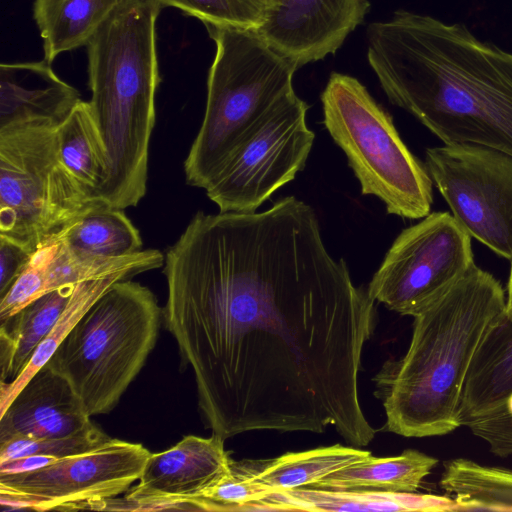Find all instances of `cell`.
<instances>
[{"mask_svg": "<svg viewBox=\"0 0 512 512\" xmlns=\"http://www.w3.org/2000/svg\"><path fill=\"white\" fill-rule=\"evenodd\" d=\"M166 329L191 367L206 428L323 433L367 446L358 373L375 301L294 196L262 212H197L168 249Z\"/></svg>", "mask_w": 512, "mask_h": 512, "instance_id": "1", "label": "cell"}, {"mask_svg": "<svg viewBox=\"0 0 512 512\" xmlns=\"http://www.w3.org/2000/svg\"><path fill=\"white\" fill-rule=\"evenodd\" d=\"M367 60L391 104L444 144L512 156V53L465 25L397 10L367 28Z\"/></svg>", "mask_w": 512, "mask_h": 512, "instance_id": "2", "label": "cell"}, {"mask_svg": "<svg viewBox=\"0 0 512 512\" xmlns=\"http://www.w3.org/2000/svg\"><path fill=\"white\" fill-rule=\"evenodd\" d=\"M506 314L500 282L474 265L414 316L406 354L373 378L385 430L404 437L446 435L460 427V406L473 357Z\"/></svg>", "mask_w": 512, "mask_h": 512, "instance_id": "3", "label": "cell"}, {"mask_svg": "<svg viewBox=\"0 0 512 512\" xmlns=\"http://www.w3.org/2000/svg\"><path fill=\"white\" fill-rule=\"evenodd\" d=\"M151 0H126L87 43L89 102L111 173L99 193L108 207H135L146 195L155 96L161 83Z\"/></svg>", "mask_w": 512, "mask_h": 512, "instance_id": "4", "label": "cell"}, {"mask_svg": "<svg viewBox=\"0 0 512 512\" xmlns=\"http://www.w3.org/2000/svg\"><path fill=\"white\" fill-rule=\"evenodd\" d=\"M204 26L216 52L203 121L184 162L186 182L203 189L273 106L294 92L297 70L255 29Z\"/></svg>", "mask_w": 512, "mask_h": 512, "instance_id": "5", "label": "cell"}, {"mask_svg": "<svg viewBox=\"0 0 512 512\" xmlns=\"http://www.w3.org/2000/svg\"><path fill=\"white\" fill-rule=\"evenodd\" d=\"M162 319L154 293L130 279L112 284L82 315L46 363L85 411L107 414L153 350Z\"/></svg>", "mask_w": 512, "mask_h": 512, "instance_id": "6", "label": "cell"}, {"mask_svg": "<svg viewBox=\"0 0 512 512\" xmlns=\"http://www.w3.org/2000/svg\"><path fill=\"white\" fill-rule=\"evenodd\" d=\"M324 125L344 151L363 195L389 214L420 219L430 213L433 181L402 141L392 116L355 77L331 73L321 93Z\"/></svg>", "mask_w": 512, "mask_h": 512, "instance_id": "7", "label": "cell"}, {"mask_svg": "<svg viewBox=\"0 0 512 512\" xmlns=\"http://www.w3.org/2000/svg\"><path fill=\"white\" fill-rule=\"evenodd\" d=\"M57 126L0 131V235L31 250L72 221L107 206L64 165Z\"/></svg>", "mask_w": 512, "mask_h": 512, "instance_id": "8", "label": "cell"}, {"mask_svg": "<svg viewBox=\"0 0 512 512\" xmlns=\"http://www.w3.org/2000/svg\"><path fill=\"white\" fill-rule=\"evenodd\" d=\"M307 111V103L290 93L228 156L204 188L220 212H256L304 169L315 139Z\"/></svg>", "mask_w": 512, "mask_h": 512, "instance_id": "9", "label": "cell"}, {"mask_svg": "<svg viewBox=\"0 0 512 512\" xmlns=\"http://www.w3.org/2000/svg\"><path fill=\"white\" fill-rule=\"evenodd\" d=\"M474 265L468 232L448 212L429 213L397 236L367 291L389 310L414 317Z\"/></svg>", "mask_w": 512, "mask_h": 512, "instance_id": "10", "label": "cell"}, {"mask_svg": "<svg viewBox=\"0 0 512 512\" xmlns=\"http://www.w3.org/2000/svg\"><path fill=\"white\" fill-rule=\"evenodd\" d=\"M425 166L468 234L512 260V156L472 143L428 148Z\"/></svg>", "mask_w": 512, "mask_h": 512, "instance_id": "11", "label": "cell"}, {"mask_svg": "<svg viewBox=\"0 0 512 512\" xmlns=\"http://www.w3.org/2000/svg\"><path fill=\"white\" fill-rule=\"evenodd\" d=\"M151 455L142 444L110 438L100 446L25 473L0 476L5 510L72 511L117 497L139 480Z\"/></svg>", "mask_w": 512, "mask_h": 512, "instance_id": "12", "label": "cell"}, {"mask_svg": "<svg viewBox=\"0 0 512 512\" xmlns=\"http://www.w3.org/2000/svg\"><path fill=\"white\" fill-rule=\"evenodd\" d=\"M224 441L215 434L187 435L167 450L151 453L138 483L125 497L145 511H199L198 499L230 470Z\"/></svg>", "mask_w": 512, "mask_h": 512, "instance_id": "13", "label": "cell"}, {"mask_svg": "<svg viewBox=\"0 0 512 512\" xmlns=\"http://www.w3.org/2000/svg\"><path fill=\"white\" fill-rule=\"evenodd\" d=\"M370 6L368 0H274L256 31L298 69L335 54Z\"/></svg>", "mask_w": 512, "mask_h": 512, "instance_id": "14", "label": "cell"}, {"mask_svg": "<svg viewBox=\"0 0 512 512\" xmlns=\"http://www.w3.org/2000/svg\"><path fill=\"white\" fill-rule=\"evenodd\" d=\"M164 262L157 249L120 257L92 255L71 247L55 233L38 246L22 274L0 298V322L59 287L112 276L131 279L162 267Z\"/></svg>", "mask_w": 512, "mask_h": 512, "instance_id": "15", "label": "cell"}, {"mask_svg": "<svg viewBox=\"0 0 512 512\" xmlns=\"http://www.w3.org/2000/svg\"><path fill=\"white\" fill-rule=\"evenodd\" d=\"M93 425L68 381L45 364L0 413V442L65 437Z\"/></svg>", "mask_w": 512, "mask_h": 512, "instance_id": "16", "label": "cell"}, {"mask_svg": "<svg viewBox=\"0 0 512 512\" xmlns=\"http://www.w3.org/2000/svg\"><path fill=\"white\" fill-rule=\"evenodd\" d=\"M46 60L0 65V131L59 126L82 100Z\"/></svg>", "mask_w": 512, "mask_h": 512, "instance_id": "17", "label": "cell"}, {"mask_svg": "<svg viewBox=\"0 0 512 512\" xmlns=\"http://www.w3.org/2000/svg\"><path fill=\"white\" fill-rule=\"evenodd\" d=\"M512 394V319L490 329L470 365L460 406V425L503 408Z\"/></svg>", "mask_w": 512, "mask_h": 512, "instance_id": "18", "label": "cell"}, {"mask_svg": "<svg viewBox=\"0 0 512 512\" xmlns=\"http://www.w3.org/2000/svg\"><path fill=\"white\" fill-rule=\"evenodd\" d=\"M370 454L360 447L335 444L302 452H289L272 459H244L235 462L250 482L269 496L272 493L311 486Z\"/></svg>", "mask_w": 512, "mask_h": 512, "instance_id": "19", "label": "cell"}, {"mask_svg": "<svg viewBox=\"0 0 512 512\" xmlns=\"http://www.w3.org/2000/svg\"><path fill=\"white\" fill-rule=\"evenodd\" d=\"M76 285L44 293L0 322L1 382L10 383L23 372L37 347L62 315Z\"/></svg>", "mask_w": 512, "mask_h": 512, "instance_id": "20", "label": "cell"}, {"mask_svg": "<svg viewBox=\"0 0 512 512\" xmlns=\"http://www.w3.org/2000/svg\"><path fill=\"white\" fill-rule=\"evenodd\" d=\"M126 0H35L33 18L43 42V59L85 47Z\"/></svg>", "mask_w": 512, "mask_h": 512, "instance_id": "21", "label": "cell"}, {"mask_svg": "<svg viewBox=\"0 0 512 512\" xmlns=\"http://www.w3.org/2000/svg\"><path fill=\"white\" fill-rule=\"evenodd\" d=\"M437 464L436 458L415 449H406L397 456L389 457L370 454L308 487L334 491L415 493Z\"/></svg>", "mask_w": 512, "mask_h": 512, "instance_id": "22", "label": "cell"}, {"mask_svg": "<svg viewBox=\"0 0 512 512\" xmlns=\"http://www.w3.org/2000/svg\"><path fill=\"white\" fill-rule=\"evenodd\" d=\"M57 141L64 165L99 199L109 180L111 163L88 101L81 100L58 126Z\"/></svg>", "mask_w": 512, "mask_h": 512, "instance_id": "23", "label": "cell"}, {"mask_svg": "<svg viewBox=\"0 0 512 512\" xmlns=\"http://www.w3.org/2000/svg\"><path fill=\"white\" fill-rule=\"evenodd\" d=\"M439 485L457 510L512 511V469L455 458L444 462Z\"/></svg>", "mask_w": 512, "mask_h": 512, "instance_id": "24", "label": "cell"}, {"mask_svg": "<svg viewBox=\"0 0 512 512\" xmlns=\"http://www.w3.org/2000/svg\"><path fill=\"white\" fill-rule=\"evenodd\" d=\"M262 510L415 511L420 496L381 491H334L299 488L270 494L257 503Z\"/></svg>", "mask_w": 512, "mask_h": 512, "instance_id": "25", "label": "cell"}, {"mask_svg": "<svg viewBox=\"0 0 512 512\" xmlns=\"http://www.w3.org/2000/svg\"><path fill=\"white\" fill-rule=\"evenodd\" d=\"M57 234L71 247L97 256L120 257L142 250L139 230L122 209L98 206Z\"/></svg>", "mask_w": 512, "mask_h": 512, "instance_id": "26", "label": "cell"}, {"mask_svg": "<svg viewBox=\"0 0 512 512\" xmlns=\"http://www.w3.org/2000/svg\"><path fill=\"white\" fill-rule=\"evenodd\" d=\"M125 280L120 276H112L76 285L74 293L62 315L35 350L23 372L10 383L1 382L0 413H2L16 394L52 357L56 349L72 330L74 325L90 306L115 282Z\"/></svg>", "mask_w": 512, "mask_h": 512, "instance_id": "27", "label": "cell"}, {"mask_svg": "<svg viewBox=\"0 0 512 512\" xmlns=\"http://www.w3.org/2000/svg\"><path fill=\"white\" fill-rule=\"evenodd\" d=\"M160 7L176 8L204 25L233 26L257 30L265 10L258 0H151Z\"/></svg>", "mask_w": 512, "mask_h": 512, "instance_id": "28", "label": "cell"}, {"mask_svg": "<svg viewBox=\"0 0 512 512\" xmlns=\"http://www.w3.org/2000/svg\"><path fill=\"white\" fill-rule=\"evenodd\" d=\"M109 439L110 437L95 425L82 432L59 438L14 437L0 442V462L33 455L60 459L92 450Z\"/></svg>", "mask_w": 512, "mask_h": 512, "instance_id": "29", "label": "cell"}, {"mask_svg": "<svg viewBox=\"0 0 512 512\" xmlns=\"http://www.w3.org/2000/svg\"><path fill=\"white\" fill-rule=\"evenodd\" d=\"M32 255L24 245L0 235V298L22 274Z\"/></svg>", "mask_w": 512, "mask_h": 512, "instance_id": "30", "label": "cell"}, {"mask_svg": "<svg viewBox=\"0 0 512 512\" xmlns=\"http://www.w3.org/2000/svg\"><path fill=\"white\" fill-rule=\"evenodd\" d=\"M506 315L512 319V260L510 273L507 283V295H506Z\"/></svg>", "mask_w": 512, "mask_h": 512, "instance_id": "31", "label": "cell"}, {"mask_svg": "<svg viewBox=\"0 0 512 512\" xmlns=\"http://www.w3.org/2000/svg\"><path fill=\"white\" fill-rule=\"evenodd\" d=\"M507 438H508V443H509V446L512 450V418L508 421V424H507Z\"/></svg>", "mask_w": 512, "mask_h": 512, "instance_id": "32", "label": "cell"}, {"mask_svg": "<svg viewBox=\"0 0 512 512\" xmlns=\"http://www.w3.org/2000/svg\"><path fill=\"white\" fill-rule=\"evenodd\" d=\"M507 412L512 416V394L508 398L506 404L504 405Z\"/></svg>", "mask_w": 512, "mask_h": 512, "instance_id": "33", "label": "cell"}, {"mask_svg": "<svg viewBox=\"0 0 512 512\" xmlns=\"http://www.w3.org/2000/svg\"><path fill=\"white\" fill-rule=\"evenodd\" d=\"M261 6L266 10L271 6L274 0H258Z\"/></svg>", "mask_w": 512, "mask_h": 512, "instance_id": "34", "label": "cell"}]
</instances>
